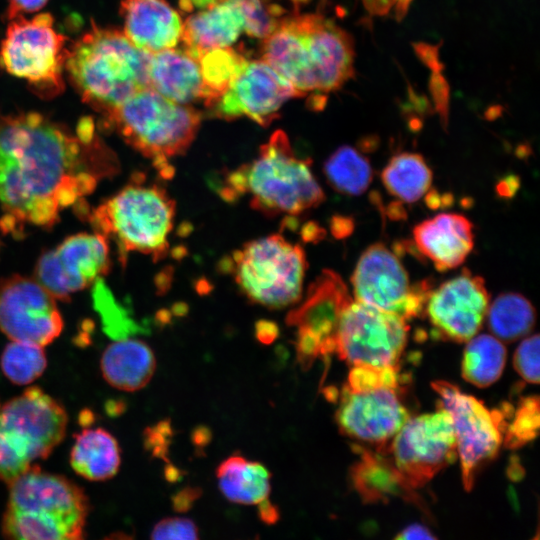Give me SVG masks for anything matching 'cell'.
Returning <instances> with one entry per match:
<instances>
[{"label":"cell","mask_w":540,"mask_h":540,"mask_svg":"<svg viewBox=\"0 0 540 540\" xmlns=\"http://www.w3.org/2000/svg\"><path fill=\"white\" fill-rule=\"evenodd\" d=\"M118 170L97 135L83 139L38 112L0 116V227L17 235L25 224L51 228Z\"/></svg>","instance_id":"1"},{"label":"cell","mask_w":540,"mask_h":540,"mask_svg":"<svg viewBox=\"0 0 540 540\" xmlns=\"http://www.w3.org/2000/svg\"><path fill=\"white\" fill-rule=\"evenodd\" d=\"M262 59L295 90L297 97L327 95L354 75L352 37L321 14L286 16L264 38Z\"/></svg>","instance_id":"2"},{"label":"cell","mask_w":540,"mask_h":540,"mask_svg":"<svg viewBox=\"0 0 540 540\" xmlns=\"http://www.w3.org/2000/svg\"><path fill=\"white\" fill-rule=\"evenodd\" d=\"M151 54L116 28L91 27L68 49L64 70L82 100L103 117L149 86Z\"/></svg>","instance_id":"3"},{"label":"cell","mask_w":540,"mask_h":540,"mask_svg":"<svg viewBox=\"0 0 540 540\" xmlns=\"http://www.w3.org/2000/svg\"><path fill=\"white\" fill-rule=\"evenodd\" d=\"M217 190L228 202L249 196L251 207L267 216L299 215L325 199L310 161L294 153L281 130L261 146L254 160L228 172Z\"/></svg>","instance_id":"4"},{"label":"cell","mask_w":540,"mask_h":540,"mask_svg":"<svg viewBox=\"0 0 540 540\" xmlns=\"http://www.w3.org/2000/svg\"><path fill=\"white\" fill-rule=\"evenodd\" d=\"M1 522L5 538L79 540L85 537L89 500L70 479L33 466L8 484Z\"/></svg>","instance_id":"5"},{"label":"cell","mask_w":540,"mask_h":540,"mask_svg":"<svg viewBox=\"0 0 540 540\" xmlns=\"http://www.w3.org/2000/svg\"><path fill=\"white\" fill-rule=\"evenodd\" d=\"M175 202L167 191L146 183L140 174L87 214L95 232L116 242L121 263L130 252L160 260L167 254L175 218Z\"/></svg>","instance_id":"6"},{"label":"cell","mask_w":540,"mask_h":540,"mask_svg":"<svg viewBox=\"0 0 540 540\" xmlns=\"http://www.w3.org/2000/svg\"><path fill=\"white\" fill-rule=\"evenodd\" d=\"M132 148L152 161L163 178H170V159L188 149L201 115L192 106L175 103L151 87L144 88L103 117Z\"/></svg>","instance_id":"7"},{"label":"cell","mask_w":540,"mask_h":540,"mask_svg":"<svg viewBox=\"0 0 540 540\" xmlns=\"http://www.w3.org/2000/svg\"><path fill=\"white\" fill-rule=\"evenodd\" d=\"M65 408L39 387L0 402V480L5 484L46 459L63 441Z\"/></svg>","instance_id":"8"},{"label":"cell","mask_w":540,"mask_h":540,"mask_svg":"<svg viewBox=\"0 0 540 540\" xmlns=\"http://www.w3.org/2000/svg\"><path fill=\"white\" fill-rule=\"evenodd\" d=\"M409 418L398 366H352L336 411L343 435L383 448Z\"/></svg>","instance_id":"9"},{"label":"cell","mask_w":540,"mask_h":540,"mask_svg":"<svg viewBox=\"0 0 540 540\" xmlns=\"http://www.w3.org/2000/svg\"><path fill=\"white\" fill-rule=\"evenodd\" d=\"M253 303L280 309L302 298L307 260L303 248L279 234L245 243L221 262Z\"/></svg>","instance_id":"10"},{"label":"cell","mask_w":540,"mask_h":540,"mask_svg":"<svg viewBox=\"0 0 540 540\" xmlns=\"http://www.w3.org/2000/svg\"><path fill=\"white\" fill-rule=\"evenodd\" d=\"M68 49L49 13L10 20L0 45V67L27 82L37 96L51 99L64 90Z\"/></svg>","instance_id":"11"},{"label":"cell","mask_w":540,"mask_h":540,"mask_svg":"<svg viewBox=\"0 0 540 540\" xmlns=\"http://www.w3.org/2000/svg\"><path fill=\"white\" fill-rule=\"evenodd\" d=\"M431 385L439 396L437 407L450 415L460 458L462 482L469 491L480 467L498 454L503 443L507 406L492 411L483 402L450 382L435 381Z\"/></svg>","instance_id":"12"},{"label":"cell","mask_w":540,"mask_h":540,"mask_svg":"<svg viewBox=\"0 0 540 540\" xmlns=\"http://www.w3.org/2000/svg\"><path fill=\"white\" fill-rule=\"evenodd\" d=\"M391 459L405 485L416 491L457 456L450 415L436 412L409 418L391 441L381 449Z\"/></svg>","instance_id":"13"},{"label":"cell","mask_w":540,"mask_h":540,"mask_svg":"<svg viewBox=\"0 0 540 540\" xmlns=\"http://www.w3.org/2000/svg\"><path fill=\"white\" fill-rule=\"evenodd\" d=\"M408 331L405 319L352 299L341 315L334 353L352 366H398Z\"/></svg>","instance_id":"14"},{"label":"cell","mask_w":540,"mask_h":540,"mask_svg":"<svg viewBox=\"0 0 540 540\" xmlns=\"http://www.w3.org/2000/svg\"><path fill=\"white\" fill-rule=\"evenodd\" d=\"M351 284L355 300L406 321L424 310L431 291L428 281L411 285L405 267L383 243L372 244L363 251Z\"/></svg>","instance_id":"15"},{"label":"cell","mask_w":540,"mask_h":540,"mask_svg":"<svg viewBox=\"0 0 540 540\" xmlns=\"http://www.w3.org/2000/svg\"><path fill=\"white\" fill-rule=\"evenodd\" d=\"M351 301L341 276L325 269L309 285L300 305L288 313L286 322L297 329V356L304 368L334 353L339 321Z\"/></svg>","instance_id":"16"},{"label":"cell","mask_w":540,"mask_h":540,"mask_svg":"<svg viewBox=\"0 0 540 540\" xmlns=\"http://www.w3.org/2000/svg\"><path fill=\"white\" fill-rule=\"evenodd\" d=\"M63 325L54 296L38 281L21 275L0 281V331L9 339L44 347Z\"/></svg>","instance_id":"17"},{"label":"cell","mask_w":540,"mask_h":540,"mask_svg":"<svg viewBox=\"0 0 540 540\" xmlns=\"http://www.w3.org/2000/svg\"><path fill=\"white\" fill-rule=\"evenodd\" d=\"M110 267L107 238L97 232L78 233L39 257L35 277L55 299L68 301L73 293L106 275Z\"/></svg>","instance_id":"18"},{"label":"cell","mask_w":540,"mask_h":540,"mask_svg":"<svg viewBox=\"0 0 540 540\" xmlns=\"http://www.w3.org/2000/svg\"><path fill=\"white\" fill-rule=\"evenodd\" d=\"M489 299L484 279L463 269L459 275L431 289L424 309L438 337L465 342L482 327Z\"/></svg>","instance_id":"19"},{"label":"cell","mask_w":540,"mask_h":540,"mask_svg":"<svg viewBox=\"0 0 540 540\" xmlns=\"http://www.w3.org/2000/svg\"><path fill=\"white\" fill-rule=\"evenodd\" d=\"M297 97L293 87L263 59L246 61L228 89L208 108L221 119L248 117L268 126L282 105Z\"/></svg>","instance_id":"20"},{"label":"cell","mask_w":540,"mask_h":540,"mask_svg":"<svg viewBox=\"0 0 540 540\" xmlns=\"http://www.w3.org/2000/svg\"><path fill=\"white\" fill-rule=\"evenodd\" d=\"M120 15L126 37L146 53L174 48L180 41L183 22L166 0H123Z\"/></svg>","instance_id":"21"},{"label":"cell","mask_w":540,"mask_h":540,"mask_svg":"<svg viewBox=\"0 0 540 540\" xmlns=\"http://www.w3.org/2000/svg\"><path fill=\"white\" fill-rule=\"evenodd\" d=\"M416 248L438 271L460 266L474 246L473 225L457 213H440L413 228Z\"/></svg>","instance_id":"22"},{"label":"cell","mask_w":540,"mask_h":540,"mask_svg":"<svg viewBox=\"0 0 540 540\" xmlns=\"http://www.w3.org/2000/svg\"><path fill=\"white\" fill-rule=\"evenodd\" d=\"M244 31L239 8L226 0L196 11L183 22L180 41L183 49L197 59L202 53L229 47Z\"/></svg>","instance_id":"23"},{"label":"cell","mask_w":540,"mask_h":540,"mask_svg":"<svg viewBox=\"0 0 540 540\" xmlns=\"http://www.w3.org/2000/svg\"><path fill=\"white\" fill-rule=\"evenodd\" d=\"M149 86L175 103L206 101L199 63L184 49L170 48L151 54Z\"/></svg>","instance_id":"24"},{"label":"cell","mask_w":540,"mask_h":540,"mask_svg":"<svg viewBox=\"0 0 540 540\" xmlns=\"http://www.w3.org/2000/svg\"><path fill=\"white\" fill-rule=\"evenodd\" d=\"M359 460L351 467L350 478L355 490L367 503L387 502L400 497L420 504L416 491L403 482L390 457L383 451L356 447Z\"/></svg>","instance_id":"25"},{"label":"cell","mask_w":540,"mask_h":540,"mask_svg":"<svg viewBox=\"0 0 540 540\" xmlns=\"http://www.w3.org/2000/svg\"><path fill=\"white\" fill-rule=\"evenodd\" d=\"M100 369L112 387L134 392L144 388L156 369L155 355L148 344L137 339H120L103 351Z\"/></svg>","instance_id":"26"},{"label":"cell","mask_w":540,"mask_h":540,"mask_svg":"<svg viewBox=\"0 0 540 540\" xmlns=\"http://www.w3.org/2000/svg\"><path fill=\"white\" fill-rule=\"evenodd\" d=\"M69 459L79 476L90 481H104L117 474L121 450L109 431L101 427L84 428L75 435Z\"/></svg>","instance_id":"27"},{"label":"cell","mask_w":540,"mask_h":540,"mask_svg":"<svg viewBox=\"0 0 540 540\" xmlns=\"http://www.w3.org/2000/svg\"><path fill=\"white\" fill-rule=\"evenodd\" d=\"M218 484L223 495L239 504H259L267 499L271 474L260 462L232 455L217 468Z\"/></svg>","instance_id":"28"},{"label":"cell","mask_w":540,"mask_h":540,"mask_svg":"<svg viewBox=\"0 0 540 540\" xmlns=\"http://www.w3.org/2000/svg\"><path fill=\"white\" fill-rule=\"evenodd\" d=\"M381 180L392 196L414 203L430 190L433 174L422 155L402 152L389 160L381 172Z\"/></svg>","instance_id":"29"},{"label":"cell","mask_w":540,"mask_h":540,"mask_svg":"<svg viewBox=\"0 0 540 540\" xmlns=\"http://www.w3.org/2000/svg\"><path fill=\"white\" fill-rule=\"evenodd\" d=\"M486 317L488 328L496 338L513 342L532 330L536 312L531 302L522 294L505 292L489 304Z\"/></svg>","instance_id":"30"},{"label":"cell","mask_w":540,"mask_h":540,"mask_svg":"<svg viewBox=\"0 0 540 540\" xmlns=\"http://www.w3.org/2000/svg\"><path fill=\"white\" fill-rule=\"evenodd\" d=\"M506 357L503 341L494 335L473 336L463 353L462 377L477 387H488L500 378Z\"/></svg>","instance_id":"31"},{"label":"cell","mask_w":540,"mask_h":540,"mask_svg":"<svg viewBox=\"0 0 540 540\" xmlns=\"http://www.w3.org/2000/svg\"><path fill=\"white\" fill-rule=\"evenodd\" d=\"M323 171L328 184L347 196L363 194L373 180L369 160L349 145L337 148L324 162Z\"/></svg>","instance_id":"32"},{"label":"cell","mask_w":540,"mask_h":540,"mask_svg":"<svg viewBox=\"0 0 540 540\" xmlns=\"http://www.w3.org/2000/svg\"><path fill=\"white\" fill-rule=\"evenodd\" d=\"M196 60L206 90L207 108L228 89L247 61L230 47L208 50Z\"/></svg>","instance_id":"33"},{"label":"cell","mask_w":540,"mask_h":540,"mask_svg":"<svg viewBox=\"0 0 540 540\" xmlns=\"http://www.w3.org/2000/svg\"><path fill=\"white\" fill-rule=\"evenodd\" d=\"M47 358L42 346L11 341L4 348L0 367L4 376L16 385H27L45 371Z\"/></svg>","instance_id":"34"},{"label":"cell","mask_w":540,"mask_h":540,"mask_svg":"<svg viewBox=\"0 0 540 540\" xmlns=\"http://www.w3.org/2000/svg\"><path fill=\"white\" fill-rule=\"evenodd\" d=\"M236 5L244 17V31L255 38H266L286 17L280 0H226Z\"/></svg>","instance_id":"35"},{"label":"cell","mask_w":540,"mask_h":540,"mask_svg":"<svg viewBox=\"0 0 540 540\" xmlns=\"http://www.w3.org/2000/svg\"><path fill=\"white\" fill-rule=\"evenodd\" d=\"M539 398L528 396L523 398L518 407L511 408L510 422L505 423L503 442L507 448L517 449L531 442L538 434Z\"/></svg>","instance_id":"36"},{"label":"cell","mask_w":540,"mask_h":540,"mask_svg":"<svg viewBox=\"0 0 540 540\" xmlns=\"http://www.w3.org/2000/svg\"><path fill=\"white\" fill-rule=\"evenodd\" d=\"M513 365L523 380L537 384L539 382V335L525 338L517 347Z\"/></svg>","instance_id":"37"},{"label":"cell","mask_w":540,"mask_h":540,"mask_svg":"<svg viewBox=\"0 0 540 540\" xmlns=\"http://www.w3.org/2000/svg\"><path fill=\"white\" fill-rule=\"evenodd\" d=\"M196 524L182 517H168L159 521L152 529L151 538L172 540H195L199 538Z\"/></svg>","instance_id":"38"},{"label":"cell","mask_w":540,"mask_h":540,"mask_svg":"<svg viewBox=\"0 0 540 540\" xmlns=\"http://www.w3.org/2000/svg\"><path fill=\"white\" fill-rule=\"evenodd\" d=\"M428 88L434 102L435 111L439 115L441 125L443 129L447 130L450 101L449 83L441 72H432L429 78Z\"/></svg>","instance_id":"39"},{"label":"cell","mask_w":540,"mask_h":540,"mask_svg":"<svg viewBox=\"0 0 540 540\" xmlns=\"http://www.w3.org/2000/svg\"><path fill=\"white\" fill-rule=\"evenodd\" d=\"M171 435L169 422H161L145 432V446L155 456L163 457L167 447L166 440Z\"/></svg>","instance_id":"40"},{"label":"cell","mask_w":540,"mask_h":540,"mask_svg":"<svg viewBox=\"0 0 540 540\" xmlns=\"http://www.w3.org/2000/svg\"><path fill=\"white\" fill-rule=\"evenodd\" d=\"M412 47L418 59L432 72H442L444 70V64L439 58L440 44L434 45L425 42H415L412 44Z\"/></svg>","instance_id":"41"},{"label":"cell","mask_w":540,"mask_h":540,"mask_svg":"<svg viewBox=\"0 0 540 540\" xmlns=\"http://www.w3.org/2000/svg\"><path fill=\"white\" fill-rule=\"evenodd\" d=\"M48 0H8L7 20H13L25 13H32L45 6Z\"/></svg>","instance_id":"42"},{"label":"cell","mask_w":540,"mask_h":540,"mask_svg":"<svg viewBox=\"0 0 540 540\" xmlns=\"http://www.w3.org/2000/svg\"><path fill=\"white\" fill-rule=\"evenodd\" d=\"M200 494L197 488H185L173 497V507L179 512L187 511Z\"/></svg>","instance_id":"43"},{"label":"cell","mask_w":540,"mask_h":540,"mask_svg":"<svg viewBox=\"0 0 540 540\" xmlns=\"http://www.w3.org/2000/svg\"><path fill=\"white\" fill-rule=\"evenodd\" d=\"M407 109H405V112L407 111H415L420 114H428L431 113V105L428 102L427 98L425 96L419 95L411 89L409 86V103L407 105H404Z\"/></svg>","instance_id":"44"},{"label":"cell","mask_w":540,"mask_h":540,"mask_svg":"<svg viewBox=\"0 0 540 540\" xmlns=\"http://www.w3.org/2000/svg\"><path fill=\"white\" fill-rule=\"evenodd\" d=\"M396 539H435V536L423 525L412 524L401 531Z\"/></svg>","instance_id":"45"},{"label":"cell","mask_w":540,"mask_h":540,"mask_svg":"<svg viewBox=\"0 0 540 540\" xmlns=\"http://www.w3.org/2000/svg\"><path fill=\"white\" fill-rule=\"evenodd\" d=\"M364 8L374 16L387 15L394 5V0H362Z\"/></svg>","instance_id":"46"},{"label":"cell","mask_w":540,"mask_h":540,"mask_svg":"<svg viewBox=\"0 0 540 540\" xmlns=\"http://www.w3.org/2000/svg\"><path fill=\"white\" fill-rule=\"evenodd\" d=\"M259 516L263 522L274 524L279 518V512L276 506L265 499L259 503Z\"/></svg>","instance_id":"47"},{"label":"cell","mask_w":540,"mask_h":540,"mask_svg":"<svg viewBox=\"0 0 540 540\" xmlns=\"http://www.w3.org/2000/svg\"><path fill=\"white\" fill-rule=\"evenodd\" d=\"M256 335L260 342L271 343L277 336V327L273 323L260 322L256 328Z\"/></svg>","instance_id":"48"},{"label":"cell","mask_w":540,"mask_h":540,"mask_svg":"<svg viewBox=\"0 0 540 540\" xmlns=\"http://www.w3.org/2000/svg\"><path fill=\"white\" fill-rule=\"evenodd\" d=\"M218 0H180V7L184 11H193L195 9L202 10L213 4Z\"/></svg>","instance_id":"49"},{"label":"cell","mask_w":540,"mask_h":540,"mask_svg":"<svg viewBox=\"0 0 540 540\" xmlns=\"http://www.w3.org/2000/svg\"><path fill=\"white\" fill-rule=\"evenodd\" d=\"M413 0H394L395 18L401 21L407 15Z\"/></svg>","instance_id":"50"},{"label":"cell","mask_w":540,"mask_h":540,"mask_svg":"<svg viewBox=\"0 0 540 540\" xmlns=\"http://www.w3.org/2000/svg\"><path fill=\"white\" fill-rule=\"evenodd\" d=\"M292 2H293V4L295 6H298L300 4H304V3L308 2V0H292Z\"/></svg>","instance_id":"51"}]
</instances>
